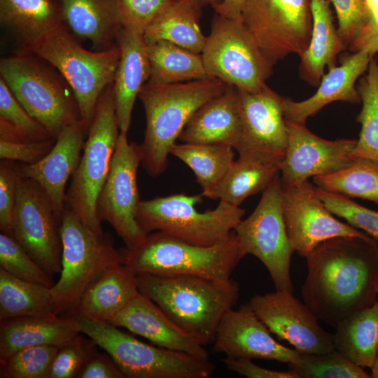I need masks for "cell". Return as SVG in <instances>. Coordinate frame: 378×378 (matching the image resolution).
<instances>
[{"mask_svg": "<svg viewBox=\"0 0 378 378\" xmlns=\"http://www.w3.org/2000/svg\"><path fill=\"white\" fill-rule=\"evenodd\" d=\"M19 164L13 161L1 160L0 162V230L1 233L13 236V215L15 206Z\"/></svg>", "mask_w": 378, "mask_h": 378, "instance_id": "obj_46", "label": "cell"}, {"mask_svg": "<svg viewBox=\"0 0 378 378\" xmlns=\"http://www.w3.org/2000/svg\"><path fill=\"white\" fill-rule=\"evenodd\" d=\"M60 234L62 270L50 288L52 301L57 316H75L87 289L108 269L122 262V258L110 234L91 230L66 206Z\"/></svg>", "mask_w": 378, "mask_h": 378, "instance_id": "obj_6", "label": "cell"}, {"mask_svg": "<svg viewBox=\"0 0 378 378\" xmlns=\"http://www.w3.org/2000/svg\"><path fill=\"white\" fill-rule=\"evenodd\" d=\"M313 181L316 187L325 191L378 204V161L357 157L347 168L314 176Z\"/></svg>", "mask_w": 378, "mask_h": 378, "instance_id": "obj_37", "label": "cell"}, {"mask_svg": "<svg viewBox=\"0 0 378 378\" xmlns=\"http://www.w3.org/2000/svg\"><path fill=\"white\" fill-rule=\"evenodd\" d=\"M140 293L203 345L213 344L219 323L236 304L238 284L192 274H136Z\"/></svg>", "mask_w": 378, "mask_h": 378, "instance_id": "obj_2", "label": "cell"}, {"mask_svg": "<svg viewBox=\"0 0 378 378\" xmlns=\"http://www.w3.org/2000/svg\"><path fill=\"white\" fill-rule=\"evenodd\" d=\"M364 1L368 19L348 48L352 52L363 50L373 57L378 52V0Z\"/></svg>", "mask_w": 378, "mask_h": 378, "instance_id": "obj_49", "label": "cell"}, {"mask_svg": "<svg viewBox=\"0 0 378 378\" xmlns=\"http://www.w3.org/2000/svg\"><path fill=\"white\" fill-rule=\"evenodd\" d=\"M200 10L189 0H176L145 31L146 42L167 41L201 54L206 36L200 29Z\"/></svg>", "mask_w": 378, "mask_h": 378, "instance_id": "obj_33", "label": "cell"}, {"mask_svg": "<svg viewBox=\"0 0 378 378\" xmlns=\"http://www.w3.org/2000/svg\"><path fill=\"white\" fill-rule=\"evenodd\" d=\"M339 66L323 74L316 93L302 102L284 97V116L288 121L305 124L309 117L335 101L352 104L361 102L355 86L358 78L368 69L371 56L365 51L352 52Z\"/></svg>", "mask_w": 378, "mask_h": 378, "instance_id": "obj_24", "label": "cell"}, {"mask_svg": "<svg viewBox=\"0 0 378 378\" xmlns=\"http://www.w3.org/2000/svg\"><path fill=\"white\" fill-rule=\"evenodd\" d=\"M122 263L136 274H192L227 280L244 258L232 230L210 246L191 244L157 231L134 248L120 249Z\"/></svg>", "mask_w": 378, "mask_h": 378, "instance_id": "obj_5", "label": "cell"}, {"mask_svg": "<svg viewBox=\"0 0 378 378\" xmlns=\"http://www.w3.org/2000/svg\"><path fill=\"white\" fill-rule=\"evenodd\" d=\"M55 140L12 142L0 139V158L32 164L42 160L52 148Z\"/></svg>", "mask_w": 378, "mask_h": 378, "instance_id": "obj_48", "label": "cell"}, {"mask_svg": "<svg viewBox=\"0 0 378 378\" xmlns=\"http://www.w3.org/2000/svg\"><path fill=\"white\" fill-rule=\"evenodd\" d=\"M234 231L243 257L251 254L258 258L268 270L276 290L293 293L290 260L295 250L285 224L279 174L262 192L252 214Z\"/></svg>", "mask_w": 378, "mask_h": 378, "instance_id": "obj_12", "label": "cell"}, {"mask_svg": "<svg viewBox=\"0 0 378 378\" xmlns=\"http://www.w3.org/2000/svg\"><path fill=\"white\" fill-rule=\"evenodd\" d=\"M59 348L53 345H41L22 349L0 364V377L48 378Z\"/></svg>", "mask_w": 378, "mask_h": 378, "instance_id": "obj_41", "label": "cell"}, {"mask_svg": "<svg viewBox=\"0 0 378 378\" xmlns=\"http://www.w3.org/2000/svg\"><path fill=\"white\" fill-rule=\"evenodd\" d=\"M61 221L43 188L20 174L13 215V237L50 276L62 270Z\"/></svg>", "mask_w": 378, "mask_h": 378, "instance_id": "obj_15", "label": "cell"}, {"mask_svg": "<svg viewBox=\"0 0 378 378\" xmlns=\"http://www.w3.org/2000/svg\"><path fill=\"white\" fill-rule=\"evenodd\" d=\"M241 134L237 88L227 85L220 95L192 116L178 140L183 143L225 144L236 148Z\"/></svg>", "mask_w": 378, "mask_h": 378, "instance_id": "obj_25", "label": "cell"}, {"mask_svg": "<svg viewBox=\"0 0 378 378\" xmlns=\"http://www.w3.org/2000/svg\"><path fill=\"white\" fill-rule=\"evenodd\" d=\"M116 43L120 55L113 80L115 112L120 132L127 133L135 100L150 78V66L144 34L122 27Z\"/></svg>", "mask_w": 378, "mask_h": 378, "instance_id": "obj_23", "label": "cell"}, {"mask_svg": "<svg viewBox=\"0 0 378 378\" xmlns=\"http://www.w3.org/2000/svg\"><path fill=\"white\" fill-rule=\"evenodd\" d=\"M247 0H223L214 6L215 13L225 18L242 21V10Z\"/></svg>", "mask_w": 378, "mask_h": 378, "instance_id": "obj_52", "label": "cell"}, {"mask_svg": "<svg viewBox=\"0 0 378 378\" xmlns=\"http://www.w3.org/2000/svg\"><path fill=\"white\" fill-rule=\"evenodd\" d=\"M312 31L309 46L300 57V76L313 86H318L326 66H337V56L347 46L333 22L329 0H311Z\"/></svg>", "mask_w": 378, "mask_h": 378, "instance_id": "obj_29", "label": "cell"}, {"mask_svg": "<svg viewBox=\"0 0 378 378\" xmlns=\"http://www.w3.org/2000/svg\"><path fill=\"white\" fill-rule=\"evenodd\" d=\"M50 288L17 278L0 267V321L23 316L59 317Z\"/></svg>", "mask_w": 378, "mask_h": 378, "instance_id": "obj_34", "label": "cell"}, {"mask_svg": "<svg viewBox=\"0 0 378 378\" xmlns=\"http://www.w3.org/2000/svg\"><path fill=\"white\" fill-rule=\"evenodd\" d=\"M170 154L192 170L202 195L218 185L234 160V148L225 144L176 143Z\"/></svg>", "mask_w": 378, "mask_h": 378, "instance_id": "obj_36", "label": "cell"}, {"mask_svg": "<svg viewBox=\"0 0 378 378\" xmlns=\"http://www.w3.org/2000/svg\"><path fill=\"white\" fill-rule=\"evenodd\" d=\"M338 20L337 31L347 48L368 19V10L364 0H330Z\"/></svg>", "mask_w": 378, "mask_h": 378, "instance_id": "obj_47", "label": "cell"}, {"mask_svg": "<svg viewBox=\"0 0 378 378\" xmlns=\"http://www.w3.org/2000/svg\"><path fill=\"white\" fill-rule=\"evenodd\" d=\"M282 207L290 241L300 256L307 255L321 243L338 237H371L334 217L308 180L298 184H281Z\"/></svg>", "mask_w": 378, "mask_h": 378, "instance_id": "obj_17", "label": "cell"}, {"mask_svg": "<svg viewBox=\"0 0 378 378\" xmlns=\"http://www.w3.org/2000/svg\"><path fill=\"white\" fill-rule=\"evenodd\" d=\"M208 75L254 93L266 85L273 66L243 21L215 13L201 53Z\"/></svg>", "mask_w": 378, "mask_h": 378, "instance_id": "obj_11", "label": "cell"}, {"mask_svg": "<svg viewBox=\"0 0 378 378\" xmlns=\"http://www.w3.org/2000/svg\"><path fill=\"white\" fill-rule=\"evenodd\" d=\"M119 134L113 83L105 88L97 102L83 154L65 199V206L97 233L104 232L97 202L108 174Z\"/></svg>", "mask_w": 378, "mask_h": 378, "instance_id": "obj_8", "label": "cell"}, {"mask_svg": "<svg viewBox=\"0 0 378 378\" xmlns=\"http://www.w3.org/2000/svg\"><path fill=\"white\" fill-rule=\"evenodd\" d=\"M139 293L136 274L120 262L108 269L87 289L75 315L111 323Z\"/></svg>", "mask_w": 378, "mask_h": 378, "instance_id": "obj_27", "label": "cell"}, {"mask_svg": "<svg viewBox=\"0 0 378 378\" xmlns=\"http://www.w3.org/2000/svg\"><path fill=\"white\" fill-rule=\"evenodd\" d=\"M0 21L24 48L65 24L58 0H0Z\"/></svg>", "mask_w": 378, "mask_h": 378, "instance_id": "obj_30", "label": "cell"}, {"mask_svg": "<svg viewBox=\"0 0 378 378\" xmlns=\"http://www.w3.org/2000/svg\"><path fill=\"white\" fill-rule=\"evenodd\" d=\"M69 29L90 41L95 51L116 43L122 27L118 0H58Z\"/></svg>", "mask_w": 378, "mask_h": 378, "instance_id": "obj_28", "label": "cell"}, {"mask_svg": "<svg viewBox=\"0 0 378 378\" xmlns=\"http://www.w3.org/2000/svg\"><path fill=\"white\" fill-rule=\"evenodd\" d=\"M176 0H118L122 27L145 31Z\"/></svg>", "mask_w": 378, "mask_h": 378, "instance_id": "obj_45", "label": "cell"}, {"mask_svg": "<svg viewBox=\"0 0 378 378\" xmlns=\"http://www.w3.org/2000/svg\"><path fill=\"white\" fill-rule=\"evenodd\" d=\"M95 342L80 334L59 348L51 364L48 378H77L78 374L97 352Z\"/></svg>", "mask_w": 378, "mask_h": 378, "instance_id": "obj_44", "label": "cell"}, {"mask_svg": "<svg viewBox=\"0 0 378 378\" xmlns=\"http://www.w3.org/2000/svg\"><path fill=\"white\" fill-rule=\"evenodd\" d=\"M372 370L371 372V377L372 378H378V355L377 356V358L370 368Z\"/></svg>", "mask_w": 378, "mask_h": 378, "instance_id": "obj_54", "label": "cell"}, {"mask_svg": "<svg viewBox=\"0 0 378 378\" xmlns=\"http://www.w3.org/2000/svg\"><path fill=\"white\" fill-rule=\"evenodd\" d=\"M111 356L97 351L85 363L77 378H125Z\"/></svg>", "mask_w": 378, "mask_h": 378, "instance_id": "obj_50", "label": "cell"}, {"mask_svg": "<svg viewBox=\"0 0 378 378\" xmlns=\"http://www.w3.org/2000/svg\"><path fill=\"white\" fill-rule=\"evenodd\" d=\"M213 349L232 358L275 360L295 364L300 352L276 341L271 332L251 310L242 307L232 308L222 318L218 327Z\"/></svg>", "mask_w": 378, "mask_h": 378, "instance_id": "obj_20", "label": "cell"}, {"mask_svg": "<svg viewBox=\"0 0 378 378\" xmlns=\"http://www.w3.org/2000/svg\"><path fill=\"white\" fill-rule=\"evenodd\" d=\"M76 316L81 333L108 354L126 377L207 378L215 370L209 359L152 346L109 323Z\"/></svg>", "mask_w": 378, "mask_h": 378, "instance_id": "obj_9", "label": "cell"}, {"mask_svg": "<svg viewBox=\"0 0 378 378\" xmlns=\"http://www.w3.org/2000/svg\"><path fill=\"white\" fill-rule=\"evenodd\" d=\"M197 8L200 9L201 8L211 5V7L220 4L223 0H189Z\"/></svg>", "mask_w": 378, "mask_h": 378, "instance_id": "obj_53", "label": "cell"}, {"mask_svg": "<svg viewBox=\"0 0 378 378\" xmlns=\"http://www.w3.org/2000/svg\"><path fill=\"white\" fill-rule=\"evenodd\" d=\"M223 362L227 369L248 378H296L290 371L280 372L261 368L251 359L226 356Z\"/></svg>", "mask_w": 378, "mask_h": 378, "instance_id": "obj_51", "label": "cell"}, {"mask_svg": "<svg viewBox=\"0 0 378 378\" xmlns=\"http://www.w3.org/2000/svg\"><path fill=\"white\" fill-rule=\"evenodd\" d=\"M69 30L64 24L23 49L43 58L62 74L74 92L88 130L101 94L113 83L120 48L116 43L104 50H88Z\"/></svg>", "mask_w": 378, "mask_h": 378, "instance_id": "obj_7", "label": "cell"}, {"mask_svg": "<svg viewBox=\"0 0 378 378\" xmlns=\"http://www.w3.org/2000/svg\"><path fill=\"white\" fill-rule=\"evenodd\" d=\"M0 267L20 279L53 286L51 276L45 272L13 237L1 232Z\"/></svg>", "mask_w": 378, "mask_h": 378, "instance_id": "obj_42", "label": "cell"}, {"mask_svg": "<svg viewBox=\"0 0 378 378\" xmlns=\"http://www.w3.org/2000/svg\"><path fill=\"white\" fill-rule=\"evenodd\" d=\"M242 21L272 64L308 48L312 31L311 0H247Z\"/></svg>", "mask_w": 378, "mask_h": 378, "instance_id": "obj_13", "label": "cell"}, {"mask_svg": "<svg viewBox=\"0 0 378 378\" xmlns=\"http://www.w3.org/2000/svg\"><path fill=\"white\" fill-rule=\"evenodd\" d=\"M227 85L216 78L174 84L146 82L139 93L146 115L141 164L153 178L168 166L172 147L193 114L205 103L221 94Z\"/></svg>", "mask_w": 378, "mask_h": 378, "instance_id": "obj_3", "label": "cell"}, {"mask_svg": "<svg viewBox=\"0 0 378 378\" xmlns=\"http://www.w3.org/2000/svg\"><path fill=\"white\" fill-rule=\"evenodd\" d=\"M0 74L18 101L54 140L65 126L81 120L71 86L43 58L23 49L1 59Z\"/></svg>", "mask_w": 378, "mask_h": 378, "instance_id": "obj_4", "label": "cell"}, {"mask_svg": "<svg viewBox=\"0 0 378 378\" xmlns=\"http://www.w3.org/2000/svg\"><path fill=\"white\" fill-rule=\"evenodd\" d=\"M335 328L334 349L361 368H371L378 355V300Z\"/></svg>", "mask_w": 378, "mask_h": 378, "instance_id": "obj_32", "label": "cell"}, {"mask_svg": "<svg viewBox=\"0 0 378 378\" xmlns=\"http://www.w3.org/2000/svg\"><path fill=\"white\" fill-rule=\"evenodd\" d=\"M377 300H378V251H377Z\"/></svg>", "mask_w": 378, "mask_h": 378, "instance_id": "obj_55", "label": "cell"}, {"mask_svg": "<svg viewBox=\"0 0 378 378\" xmlns=\"http://www.w3.org/2000/svg\"><path fill=\"white\" fill-rule=\"evenodd\" d=\"M286 122L288 139L280 165L282 185L298 184L311 176L336 173L354 162L352 152L357 139L326 140L310 132L305 124Z\"/></svg>", "mask_w": 378, "mask_h": 378, "instance_id": "obj_19", "label": "cell"}, {"mask_svg": "<svg viewBox=\"0 0 378 378\" xmlns=\"http://www.w3.org/2000/svg\"><path fill=\"white\" fill-rule=\"evenodd\" d=\"M76 316L55 318L23 316L0 321V364L30 346L61 347L80 334Z\"/></svg>", "mask_w": 378, "mask_h": 378, "instance_id": "obj_26", "label": "cell"}, {"mask_svg": "<svg viewBox=\"0 0 378 378\" xmlns=\"http://www.w3.org/2000/svg\"><path fill=\"white\" fill-rule=\"evenodd\" d=\"M0 139L12 142L53 139L44 127L21 105L1 77Z\"/></svg>", "mask_w": 378, "mask_h": 378, "instance_id": "obj_39", "label": "cell"}, {"mask_svg": "<svg viewBox=\"0 0 378 378\" xmlns=\"http://www.w3.org/2000/svg\"><path fill=\"white\" fill-rule=\"evenodd\" d=\"M316 195L334 215L375 239L378 243V211L364 207L351 198L325 191L314 185Z\"/></svg>", "mask_w": 378, "mask_h": 378, "instance_id": "obj_43", "label": "cell"}, {"mask_svg": "<svg viewBox=\"0 0 378 378\" xmlns=\"http://www.w3.org/2000/svg\"><path fill=\"white\" fill-rule=\"evenodd\" d=\"M147 53L150 66L148 81L153 83L174 84L211 78L201 54L173 43L163 40L148 43Z\"/></svg>", "mask_w": 378, "mask_h": 378, "instance_id": "obj_35", "label": "cell"}, {"mask_svg": "<svg viewBox=\"0 0 378 378\" xmlns=\"http://www.w3.org/2000/svg\"><path fill=\"white\" fill-rule=\"evenodd\" d=\"M271 333L291 344L300 353L326 354L334 350L332 334L325 331L311 309L291 292L256 295L244 305Z\"/></svg>", "mask_w": 378, "mask_h": 378, "instance_id": "obj_18", "label": "cell"}, {"mask_svg": "<svg viewBox=\"0 0 378 378\" xmlns=\"http://www.w3.org/2000/svg\"><path fill=\"white\" fill-rule=\"evenodd\" d=\"M377 251L372 237H357L332 238L311 251L301 295L318 321L335 328L375 303Z\"/></svg>", "mask_w": 378, "mask_h": 378, "instance_id": "obj_1", "label": "cell"}, {"mask_svg": "<svg viewBox=\"0 0 378 378\" xmlns=\"http://www.w3.org/2000/svg\"><path fill=\"white\" fill-rule=\"evenodd\" d=\"M87 134L82 120L65 126L42 160L19 164L21 176L33 179L46 192L60 221L65 208L66 186L79 164Z\"/></svg>", "mask_w": 378, "mask_h": 378, "instance_id": "obj_21", "label": "cell"}, {"mask_svg": "<svg viewBox=\"0 0 378 378\" xmlns=\"http://www.w3.org/2000/svg\"><path fill=\"white\" fill-rule=\"evenodd\" d=\"M120 132L105 183L98 197L97 213L108 222L127 248L140 244L147 234L136 220L140 202L137 170L141 162L139 144L130 143Z\"/></svg>", "mask_w": 378, "mask_h": 378, "instance_id": "obj_14", "label": "cell"}, {"mask_svg": "<svg viewBox=\"0 0 378 378\" xmlns=\"http://www.w3.org/2000/svg\"><path fill=\"white\" fill-rule=\"evenodd\" d=\"M109 323L126 328L156 346L209 359L204 345L178 326L154 302L140 293Z\"/></svg>", "mask_w": 378, "mask_h": 378, "instance_id": "obj_22", "label": "cell"}, {"mask_svg": "<svg viewBox=\"0 0 378 378\" xmlns=\"http://www.w3.org/2000/svg\"><path fill=\"white\" fill-rule=\"evenodd\" d=\"M357 90L362 108L356 121L360 123L361 130L352 155L378 161V61L374 56L367 74L360 78Z\"/></svg>", "mask_w": 378, "mask_h": 378, "instance_id": "obj_38", "label": "cell"}, {"mask_svg": "<svg viewBox=\"0 0 378 378\" xmlns=\"http://www.w3.org/2000/svg\"><path fill=\"white\" fill-rule=\"evenodd\" d=\"M202 199L201 193L182 192L141 200L136 220L147 234L160 231L191 244L210 246L234 230L245 209L220 200L215 209L200 212L196 205Z\"/></svg>", "mask_w": 378, "mask_h": 378, "instance_id": "obj_10", "label": "cell"}, {"mask_svg": "<svg viewBox=\"0 0 378 378\" xmlns=\"http://www.w3.org/2000/svg\"><path fill=\"white\" fill-rule=\"evenodd\" d=\"M241 134L234 148L280 167L288 146L284 97L267 84L254 93L237 88Z\"/></svg>", "mask_w": 378, "mask_h": 378, "instance_id": "obj_16", "label": "cell"}, {"mask_svg": "<svg viewBox=\"0 0 378 378\" xmlns=\"http://www.w3.org/2000/svg\"><path fill=\"white\" fill-rule=\"evenodd\" d=\"M298 363H289L296 378H370L371 374L335 349L326 354L300 353Z\"/></svg>", "mask_w": 378, "mask_h": 378, "instance_id": "obj_40", "label": "cell"}, {"mask_svg": "<svg viewBox=\"0 0 378 378\" xmlns=\"http://www.w3.org/2000/svg\"><path fill=\"white\" fill-rule=\"evenodd\" d=\"M279 173L280 167L276 164L249 155H239L218 185L202 195L239 206L248 197L263 192Z\"/></svg>", "mask_w": 378, "mask_h": 378, "instance_id": "obj_31", "label": "cell"}]
</instances>
